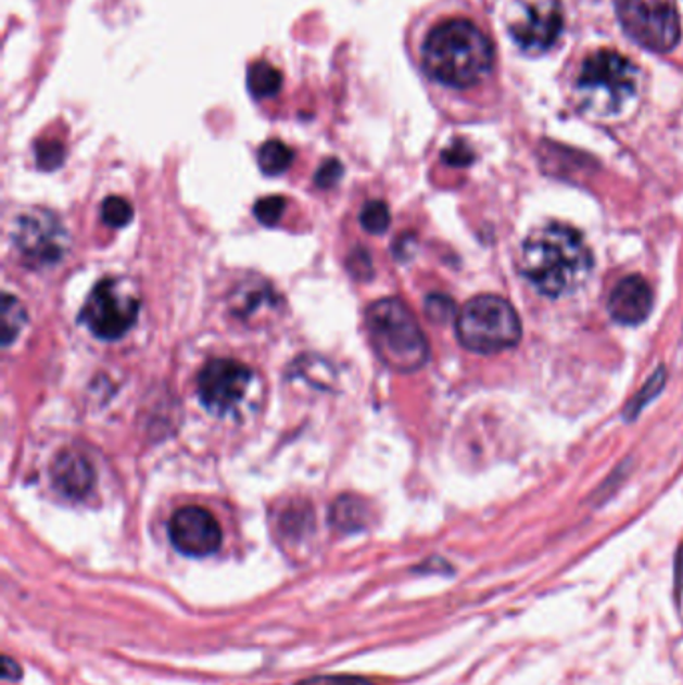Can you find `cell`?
Segmentation results:
<instances>
[{
  "label": "cell",
  "mask_w": 683,
  "mask_h": 685,
  "mask_svg": "<svg viewBox=\"0 0 683 685\" xmlns=\"http://www.w3.org/2000/svg\"><path fill=\"white\" fill-rule=\"evenodd\" d=\"M415 61L423 77L450 91H469L490 78L495 49L471 18L452 14L427 26L415 42Z\"/></svg>",
  "instance_id": "cell-1"
},
{
  "label": "cell",
  "mask_w": 683,
  "mask_h": 685,
  "mask_svg": "<svg viewBox=\"0 0 683 685\" xmlns=\"http://www.w3.org/2000/svg\"><path fill=\"white\" fill-rule=\"evenodd\" d=\"M517 269L545 297H568L587 283L593 253L578 229L549 223L526 237Z\"/></svg>",
  "instance_id": "cell-2"
},
{
  "label": "cell",
  "mask_w": 683,
  "mask_h": 685,
  "mask_svg": "<svg viewBox=\"0 0 683 685\" xmlns=\"http://www.w3.org/2000/svg\"><path fill=\"white\" fill-rule=\"evenodd\" d=\"M367 333L379 359L393 371L413 373L429 359L426 333L400 299L375 301L367 309Z\"/></svg>",
  "instance_id": "cell-3"
},
{
  "label": "cell",
  "mask_w": 683,
  "mask_h": 685,
  "mask_svg": "<svg viewBox=\"0 0 683 685\" xmlns=\"http://www.w3.org/2000/svg\"><path fill=\"white\" fill-rule=\"evenodd\" d=\"M455 333L465 350L478 355H495L517 347L523 329L509 301L497 295H479L459 309Z\"/></svg>",
  "instance_id": "cell-4"
},
{
  "label": "cell",
  "mask_w": 683,
  "mask_h": 685,
  "mask_svg": "<svg viewBox=\"0 0 683 685\" xmlns=\"http://www.w3.org/2000/svg\"><path fill=\"white\" fill-rule=\"evenodd\" d=\"M637 68L616 51L590 54L580 71V92L585 104L599 115H616L637 92Z\"/></svg>",
  "instance_id": "cell-5"
},
{
  "label": "cell",
  "mask_w": 683,
  "mask_h": 685,
  "mask_svg": "<svg viewBox=\"0 0 683 685\" xmlns=\"http://www.w3.org/2000/svg\"><path fill=\"white\" fill-rule=\"evenodd\" d=\"M619 23L647 51L668 52L680 42L682 23L675 0H618Z\"/></svg>",
  "instance_id": "cell-6"
},
{
  "label": "cell",
  "mask_w": 683,
  "mask_h": 685,
  "mask_svg": "<svg viewBox=\"0 0 683 685\" xmlns=\"http://www.w3.org/2000/svg\"><path fill=\"white\" fill-rule=\"evenodd\" d=\"M141 301L132 295L118 279L106 277L92 287L91 295L85 301L78 321L85 325L92 335L103 341H116L127 335L130 327L137 324Z\"/></svg>",
  "instance_id": "cell-7"
},
{
  "label": "cell",
  "mask_w": 683,
  "mask_h": 685,
  "mask_svg": "<svg viewBox=\"0 0 683 685\" xmlns=\"http://www.w3.org/2000/svg\"><path fill=\"white\" fill-rule=\"evenodd\" d=\"M13 239L21 259L30 267L56 265L65 257L71 245L63 223L45 208H33L21 215L14 227Z\"/></svg>",
  "instance_id": "cell-8"
},
{
  "label": "cell",
  "mask_w": 683,
  "mask_h": 685,
  "mask_svg": "<svg viewBox=\"0 0 683 685\" xmlns=\"http://www.w3.org/2000/svg\"><path fill=\"white\" fill-rule=\"evenodd\" d=\"M253 379L255 373L245 363L213 359L197 377V393L206 411L227 417L243 403Z\"/></svg>",
  "instance_id": "cell-9"
},
{
  "label": "cell",
  "mask_w": 683,
  "mask_h": 685,
  "mask_svg": "<svg viewBox=\"0 0 683 685\" xmlns=\"http://www.w3.org/2000/svg\"><path fill=\"white\" fill-rule=\"evenodd\" d=\"M168 537L175 549L187 557L213 556L223 544L219 521L199 505H187L173 513Z\"/></svg>",
  "instance_id": "cell-10"
},
{
  "label": "cell",
  "mask_w": 683,
  "mask_h": 685,
  "mask_svg": "<svg viewBox=\"0 0 683 685\" xmlns=\"http://www.w3.org/2000/svg\"><path fill=\"white\" fill-rule=\"evenodd\" d=\"M564 30V13L557 2H545L526 7L511 25V35L517 45L528 52L552 49Z\"/></svg>",
  "instance_id": "cell-11"
},
{
  "label": "cell",
  "mask_w": 683,
  "mask_h": 685,
  "mask_svg": "<svg viewBox=\"0 0 683 685\" xmlns=\"http://www.w3.org/2000/svg\"><path fill=\"white\" fill-rule=\"evenodd\" d=\"M652 305L654 295L647 281L642 275H630L614 287L607 301V310L616 324L635 327L649 317Z\"/></svg>",
  "instance_id": "cell-12"
},
{
  "label": "cell",
  "mask_w": 683,
  "mask_h": 685,
  "mask_svg": "<svg viewBox=\"0 0 683 685\" xmlns=\"http://www.w3.org/2000/svg\"><path fill=\"white\" fill-rule=\"evenodd\" d=\"M54 490L65 495L66 499H85L94 485V467L91 461L77 452H63L56 455L51 467Z\"/></svg>",
  "instance_id": "cell-13"
},
{
  "label": "cell",
  "mask_w": 683,
  "mask_h": 685,
  "mask_svg": "<svg viewBox=\"0 0 683 685\" xmlns=\"http://www.w3.org/2000/svg\"><path fill=\"white\" fill-rule=\"evenodd\" d=\"M283 87V71L271 61L258 59L246 68V91L258 103L273 101L275 97L281 94Z\"/></svg>",
  "instance_id": "cell-14"
},
{
  "label": "cell",
  "mask_w": 683,
  "mask_h": 685,
  "mask_svg": "<svg viewBox=\"0 0 683 685\" xmlns=\"http://www.w3.org/2000/svg\"><path fill=\"white\" fill-rule=\"evenodd\" d=\"M329 521L341 533H357L369 525V507L359 497L341 495L336 504L331 505Z\"/></svg>",
  "instance_id": "cell-15"
},
{
  "label": "cell",
  "mask_w": 683,
  "mask_h": 685,
  "mask_svg": "<svg viewBox=\"0 0 683 685\" xmlns=\"http://www.w3.org/2000/svg\"><path fill=\"white\" fill-rule=\"evenodd\" d=\"M232 313L239 319H251L253 315H257L258 309H263L265 305H273L275 293L271 287L263 281H253V283L239 287V291L232 297Z\"/></svg>",
  "instance_id": "cell-16"
},
{
  "label": "cell",
  "mask_w": 683,
  "mask_h": 685,
  "mask_svg": "<svg viewBox=\"0 0 683 685\" xmlns=\"http://www.w3.org/2000/svg\"><path fill=\"white\" fill-rule=\"evenodd\" d=\"M295 153L291 147H287L283 141L273 139V141L263 142L258 147L257 163L258 168L269 175V177H279L289 170L293 165Z\"/></svg>",
  "instance_id": "cell-17"
},
{
  "label": "cell",
  "mask_w": 683,
  "mask_h": 685,
  "mask_svg": "<svg viewBox=\"0 0 683 685\" xmlns=\"http://www.w3.org/2000/svg\"><path fill=\"white\" fill-rule=\"evenodd\" d=\"M666 383H668V369H666V367H658V371L647 379V383H645L644 388L640 389L632 402L628 403V407H625V411H623V419H625V421L637 419L645 407L654 402L659 393L663 391Z\"/></svg>",
  "instance_id": "cell-18"
},
{
  "label": "cell",
  "mask_w": 683,
  "mask_h": 685,
  "mask_svg": "<svg viewBox=\"0 0 683 685\" xmlns=\"http://www.w3.org/2000/svg\"><path fill=\"white\" fill-rule=\"evenodd\" d=\"M26 325V309L11 293L2 297V345L9 347Z\"/></svg>",
  "instance_id": "cell-19"
},
{
  "label": "cell",
  "mask_w": 683,
  "mask_h": 685,
  "mask_svg": "<svg viewBox=\"0 0 683 685\" xmlns=\"http://www.w3.org/2000/svg\"><path fill=\"white\" fill-rule=\"evenodd\" d=\"M35 158L40 170H56L65 163V144L59 139H40L35 144Z\"/></svg>",
  "instance_id": "cell-20"
},
{
  "label": "cell",
  "mask_w": 683,
  "mask_h": 685,
  "mask_svg": "<svg viewBox=\"0 0 683 685\" xmlns=\"http://www.w3.org/2000/svg\"><path fill=\"white\" fill-rule=\"evenodd\" d=\"M362 227L371 234L385 233L391 225V213L388 203L383 201H369L362 208Z\"/></svg>",
  "instance_id": "cell-21"
},
{
  "label": "cell",
  "mask_w": 683,
  "mask_h": 685,
  "mask_svg": "<svg viewBox=\"0 0 683 685\" xmlns=\"http://www.w3.org/2000/svg\"><path fill=\"white\" fill-rule=\"evenodd\" d=\"M426 313L431 324L445 325L457 319L459 310L455 307L452 297L443 295V293H431L426 299Z\"/></svg>",
  "instance_id": "cell-22"
},
{
  "label": "cell",
  "mask_w": 683,
  "mask_h": 685,
  "mask_svg": "<svg viewBox=\"0 0 683 685\" xmlns=\"http://www.w3.org/2000/svg\"><path fill=\"white\" fill-rule=\"evenodd\" d=\"M101 215L109 227L121 229V227L129 225L130 219H132V205L123 196H106V201L101 207Z\"/></svg>",
  "instance_id": "cell-23"
},
{
  "label": "cell",
  "mask_w": 683,
  "mask_h": 685,
  "mask_svg": "<svg viewBox=\"0 0 683 685\" xmlns=\"http://www.w3.org/2000/svg\"><path fill=\"white\" fill-rule=\"evenodd\" d=\"M313 528V513L309 507L303 509H287L281 519V530L289 540H301Z\"/></svg>",
  "instance_id": "cell-24"
},
{
  "label": "cell",
  "mask_w": 683,
  "mask_h": 685,
  "mask_svg": "<svg viewBox=\"0 0 683 685\" xmlns=\"http://www.w3.org/2000/svg\"><path fill=\"white\" fill-rule=\"evenodd\" d=\"M284 208H287V201L283 196L269 194V196L258 199L255 207H253V213H255L258 223H263L265 227H273L283 217Z\"/></svg>",
  "instance_id": "cell-25"
},
{
  "label": "cell",
  "mask_w": 683,
  "mask_h": 685,
  "mask_svg": "<svg viewBox=\"0 0 683 685\" xmlns=\"http://www.w3.org/2000/svg\"><path fill=\"white\" fill-rule=\"evenodd\" d=\"M341 177H343L341 161L327 158L319 167V170L315 173V185L319 189H331V187H336L337 182L341 181Z\"/></svg>",
  "instance_id": "cell-26"
},
{
  "label": "cell",
  "mask_w": 683,
  "mask_h": 685,
  "mask_svg": "<svg viewBox=\"0 0 683 685\" xmlns=\"http://www.w3.org/2000/svg\"><path fill=\"white\" fill-rule=\"evenodd\" d=\"M296 685H375L371 680L362 677V675H345V673H339V675H315V677H307V680H301Z\"/></svg>",
  "instance_id": "cell-27"
},
{
  "label": "cell",
  "mask_w": 683,
  "mask_h": 685,
  "mask_svg": "<svg viewBox=\"0 0 683 685\" xmlns=\"http://www.w3.org/2000/svg\"><path fill=\"white\" fill-rule=\"evenodd\" d=\"M441 158H443V163H447L452 167H467L473 161V153L464 141H455L452 147H447L443 151Z\"/></svg>",
  "instance_id": "cell-28"
},
{
  "label": "cell",
  "mask_w": 683,
  "mask_h": 685,
  "mask_svg": "<svg viewBox=\"0 0 683 685\" xmlns=\"http://www.w3.org/2000/svg\"><path fill=\"white\" fill-rule=\"evenodd\" d=\"M2 677L11 680V682H16V680L23 677L21 665L11 656H2Z\"/></svg>",
  "instance_id": "cell-29"
}]
</instances>
